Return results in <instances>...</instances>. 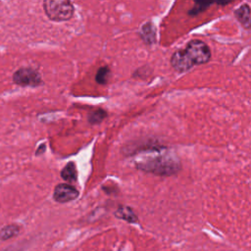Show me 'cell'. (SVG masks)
<instances>
[{"label": "cell", "instance_id": "obj_5", "mask_svg": "<svg viewBox=\"0 0 251 251\" xmlns=\"http://www.w3.org/2000/svg\"><path fill=\"white\" fill-rule=\"evenodd\" d=\"M78 190L68 183H59L53 191V199L58 203H67L78 197Z\"/></svg>", "mask_w": 251, "mask_h": 251}, {"label": "cell", "instance_id": "obj_10", "mask_svg": "<svg viewBox=\"0 0 251 251\" xmlns=\"http://www.w3.org/2000/svg\"><path fill=\"white\" fill-rule=\"evenodd\" d=\"M141 36L145 42L152 44L155 41V29L150 23L144 25L141 29Z\"/></svg>", "mask_w": 251, "mask_h": 251}, {"label": "cell", "instance_id": "obj_13", "mask_svg": "<svg viewBox=\"0 0 251 251\" xmlns=\"http://www.w3.org/2000/svg\"><path fill=\"white\" fill-rule=\"evenodd\" d=\"M211 5V3H207V2H196V6L193 7L190 11L189 14L190 15H196L199 12H202L203 10H205L206 8H208Z\"/></svg>", "mask_w": 251, "mask_h": 251}, {"label": "cell", "instance_id": "obj_2", "mask_svg": "<svg viewBox=\"0 0 251 251\" xmlns=\"http://www.w3.org/2000/svg\"><path fill=\"white\" fill-rule=\"evenodd\" d=\"M42 5L45 15L53 22L69 21L75 13L73 3L68 0H45Z\"/></svg>", "mask_w": 251, "mask_h": 251}, {"label": "cell", "instance_id": "obj_8", "mask_svg": "<svg viewBox=\"0 0 251 251\" xmlns=\"http://www.w3.org/2000/svg\"><path fill=\"white\" fill-rule=\"evenodd\" d=\"M61 177L68 182H75L77 178V171L74 162H69L61 171Z\"/></svg>", "mask_w": 251, "mask_h": 251}, {"label": "cell", "instance_id": "obj_9", "mask_svg": "<svg viewBox=\"0 0 251 251\" xmlns=\"http://www.w3.org/2000/svg\"><path fill=\"white\" fill-rule=\"evenodd\" d=\"M19 231H20V227H19V226L15 225V224L5 226L4 227H2L0 229V239L1 240L10 239V238L18 235Z\"/></svg>", "mask_w": 251, "mask_h": 251}, {"label": "cell", "instance_id": "obj_3", "mask_svg": "<svg viewBox=\"0 0 251 251\" xmlns=\"http://www.w3.org/2000/svg\"><path fill=\"white\" fill-rule=\"evenodd\" d=\"M13 81L20 86L37 87L42 84V77L38 71L30 67H23L13 74Z\"/></svg>", "mask_w": 251, "mask_h": 251}, {"label": "cell", "instance_id": "obj_4", "mask_svg": "<svg viewBox=\"0 0 251 251\" xmlns=\"http://www.w3.org/2000/svg\"><path fill=\"white\" fill-rule=\"evenodd\" d=\"M184 50L192 61L193 65L205 64L211 58V50L209 46L202 40H191L188 42Z\"/></svg>", "mask_w": 251, "mask_h": 251}, {"label": "cell", "instance_id": "obj_12", "mask_svg": "<svg viewBox=\"0 0 251 251\" xmlns=\"http://www.w3.org/2000/svg\"><path fill=\"white\" fill-rule=\"evenodd\" d=\"M109 76H110V69L107 66H105V67L100 68L97 71L96 75H95V79L98 83L105 84L108 81Z\"/></svg>", "mask_w": 251, "mask_h": 251}, {"label": "cell", "instance_id": "obj_11", "mask_svg": "<svg viewBox=\"0 0 251 251\" xmlns=\"http://www.w3.org/2000/svg\"><path fill=\"white\" fill-rule=\"evenodd\" d=\"M107 116V113L102 110V109H98L96 111H93L89 114L88 116V122L91 124V125H96V124H99L101 123Z\"/></svg>", "mask_w": 251, "mask_h": 251}, {"label": "cell", "instance_id": "obj_7", "mask_svg": "<svg viewBox=\"0 0 251 251\" xmlns=\"http://www.w3.org/2000/svg\"><path fill=\"white\" fill-rule=\"evenodd\" d=\"M234 16L244 28H251V8L248 4H242L237 8L234 11Z\"/></svg>", "mask_w": 251, "mask_h": 251}, {"label": "cell", "instance_id": "obj_1", "mask_svg": "<svg viewBox=\"0 0 251 251\" xmlns=\"http://www.w3.org/2000/svg\"><path fill=\"white\" fill-rule=\"evenodd\" d=\"M179 166L178 160L170 155L148 156L146 161H141L136 164L138 169L160 176L175 174L179 169Z\"/></svg>", "mask_w": 251, "mask_h": 251}, {"label": "cell", "instance_id": "obj_14", "mask_svg": "<svg viewBox=\"0 0 251 251\" xmlns=\"http://www.w3.org/2000/svg\"><path fill=\"white\" fill-rule=\"evenodd\" d=\"M44 151H45V144L43 143V144L41 145V147H40V148L38 147V149H37V151H36V153H35V154H36V155H38V154L43 153Z\"/></svg>", "mask_w": 251, "mask_h": 251}, {"label": "cell", "instance_id": "obj_6", "mask_svg": "<svg viewBox=\"0 0 251 251\" xmlns=\"http://www.w3.org/2000/svg\"><path fill=\"white\" fill-rule=\"evenodd\" d=\"M171 65L176 71L182 73L188 71L193 66V63L184 49H178L172 55Z\"/></svg>", "mask_w": 251, "mask_h": 251}]
</instances>
